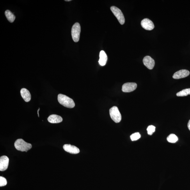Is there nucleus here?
Returning <instances> with one entry per match:
<instances>
[{"label": "nucleus", "mask_w": 190, "mask_h": 190, "mask_svg": "<svg viewBox=\"0 0 190 190\" xmlns=\"http://www.w3.org/2000/svg\"><path fill=\"white\" fill-rule=\"evenodd\" d=\"M141 25L143 28L147 30H152L155 27L154 23L148 18H145L142 20Z\"/></svg>", "instance_id": "423d86ee"}, {"label": "nucleus", "mask_w": 190, "mask_h": 190, "mask_svg": "<svg viewBox=\"0 0 190 190\" xmlns=\"http://www.w3.org/2000/svg\"><path fill=\"white\" fill-rule=\"evenodd\" d=\"M143 63L144 65L149 70H152L155 65L154 59L149 56H146L144 58Z\"/></svg>", "instance_id": "6e6552de"}, {"label": "nucleus", "mask_w": 190, "mask_h": 190, "mask_svg": "<svg viewBox=\"0 0 190 190\" xmlns=\"http://www.w3.org/2000/svg\"><path fill=\"white\" fill-rule=\"evenodd\" d=\"M65 1L66 2H70L71 1V0H65Z\"/></svg>", "instance_id": "5701e85b"}, {"label": "nucleus", "mask_w": 190, "mask_h": 190, "mask_svg": "<svg viewBox=\"0 0 190 190\" xmlns=\"http://www.w3.org/2000/svg\"><path fill=\"white\" fill-rule=\"evenodd\" d=\"M9 159L7 156H3L0 158V171H4L7 169Z\"/></svg>", "instance_id": "9d476101"}, {"label": "nucleus", "mask_w": 190, "mask_h": 190, "mask_svg": "<svg viewBox=\"0 0 190 190\" xmlns=\"http://www.w3.org/2000/svg\"><path fill=\"white\" fill-rule=\"evenodd\" d=\"M63 118L61 116L56 115V114H52L50 115L48 118V120L51 123H59L62 122Z\"/></svg>", "instance_id": "f8f14e48"}, {"label": "nucleus", "mask_w": 190, "mask_h": 190, "mask_svg": "<svg viewBox=\"0 0 190 190\" xmlns=\"http://www.w3.org/2000/svg\"><path fill=\"white\" fill-rule=\"evenodd\" d=\"M155 127L153 125H150L147 129L148 134L150 135H152L155 131Z\"/></svg>", "instance_id": "6ab92c4d"}, {"label": "nucleus", "mask_w": 190, "mask_h": 190, "mask_svg": "<svg viewBox=\"0 0 190 190\" xmlns=\"http://www.w3.org/2000/svg\"><path fill=\"white\" fill-rule=\"evenodd\" d=\"M64 150L66 152L72 154H77L80 152V150L76 146L68 144H66L63 146Z\"/></svg>", "instance_id": "9b49d317"}, {"label": "nucleus", "mask_w": 190, "mask_h": 190, "mask_svg": "<svg viewBox=\"0 0 190 190\" xmlns=\"http://www.w3.org/2000/svg\"><path fill=\"white\" fill-rule=\"evenodd\" d=\"M109 114L111 118L116 123H120L122 120V116L117 106H113L110 109Z\"/></svg>", "instance_id": "7ed1b4c3"}, {"label": "nucleus", "mask_w": 190, "mask_h": 190, "mask_svg": "<svg viewBox=\"0 0 190 190\" xmlns=\"http://www.w3.org/2000/svg\"><path fill=\"white\" fill-rule=\"evenodd\" d=\"M21 96L25 101L27 102L30 101L31 99V95L29 91L27 89L23 88L20 90Z\"/></svg>", "instance_id": "ddd939ff"}, {"label": "nucleus", "mask_w": 190, "mask_h": 190, "mask_svg": "<svg viewBox=\"0 0 190 190\" xmlns=\"http://www.w3.org/2000/svg\"><path fill=\"white\" fill-rule=\"evenodd\" d=\"M190 95V88L184 89L177 94L178 97H184Z\"/></svg>", "instance_id": "f3484780"}, {"label": "nucleus", "mask_w": 190, "mask_h": 190, "mask_svg": "<svg viewBox=\"0 0 190 190\" xmlns=\"http://www.w3.org/2000/svg\"><path fill=\"white\" fill-rule=\"evenodd\" d=\"M15 147L17 150L22 152H26L30 150L32 148L31 144L26 142L22 139H17L15 143Z\"/></svg>", "instance_id": "f03ea898"}, {"label": "nucleus", "mask_w": 190, "mask_h": 190, "mask_svg": "<svg viewBox=\"0 0 190 190\" xmlns=\"http://www.w3.org/2000/svg\"><path fill=\"white\" fill-rule=\"evenodd\" d=\"M188 127L190 131V120H189L188 124Z\"/></svg>", "instance_id": "412c9836"}, {"label": "nucleus", "mask_w": 190, "mask_h": 190, "mask_svg": "<svg viewBox=\"0 0 190 190\" xmlns=\"http://www.w3.org/2000/svg\"><path fill=\"white\" fill-rule=\"evenodd\" d=\"M141 135L139 132L135 133L130 136V138L132 141H135L140 138Z\"/></svg>", "instance_id": "a211bd4d"}, {"label": "nucleus", "mask_w": 190, "mask_h": 190, "mask_svg": "<svg viewBox=\"0 0 190 190\" xmlns=\"http://www.w3.org/2000/svg\"><path fill=\"white\" fill-rule=\"evenodd\" d=\"M58 99L59 104L67 108H73L75 106L74 101L65 95L59 94Z\"/></svg>", "instance_id": "f257e3e1"}, {"label": "nucleus", "mask_w": 190, "mask_h": 190, "mask_svg": "<svg viewBox=\"0 0 190 190\" xmlns=\"http://www.w3.org/2000/svg\"><path fill=\"white\" fill-rule=\"evenodd\" d=\"M81 32V27L78 23H76L72 27V36L73 41L75 42L79 40L80 34Z\"/></svg>", "instance_id": "20e7f679"}, {"label": "nucleus", "mask_w": 190, "mask_h": 190, "mask_svg": "<svg viewBox=\"0 0 190 190\" xmlns=\"http://www.w3.org/2000/svg\"><path fill=\"white\" fill-rule=\"evenodd\" d=\"M7 184V182L5 178L2 177H0V186H5Z\"/></svg>", "instance_id": "aec40b11"}, {"label": "nucleus", "mask_w": 190, "mask_h": 190, "mask_svg": "<svg viewBox=\"0 0 190 190\" xmlns=\"http://www.w3.org/2000/svg\"><path fill=\"white\" fill-rule=\"evenodd\" d=\"M137 84L134 82H127L123 84L122 91L124 92H130L135 90Z\"/></svg>", "instance_id": "0eeeda50"}, {"label": "nucleus", "mask_w": 190, "mask_h": 190, "mask_svg": "<svg viewBox=\"0 0 190 190\" xmlns=\"http://www.w3.org/2000/svg\"><path fill=\"white\" fill-rule=\"evenodd\" d=\"M40 109V108H39L38 109V117H39V111Z\"/></svg>", "instance_id": "4be33fe9"}, {"label": "nucleus", "mask_w": 190, "mask_h": 190, "mask_svg": "<svg viewBox=\"0 0 190 190\" xmlns=\"http://www.w3.org/2000/svg\"><path fill=\"white\" fill-rule=\"evenodd\" d=\"M167 140L171 143H175L178 140L177 137L174 134H171L167 138Z\"/></svg>", "instance_id": "dca6fc26"}, {"label": "nucleus", "mask_w": 190, "mask_h": 190, "mask_svg": "<svg viewBox=\"0 0 190 190\" xmlns=\"http://www.w3.org/2000/svg\"><path fill=\"white\" fill-rule=\"evenodd\" d=\"M100 59L99 63L101 66H104L107 63V55L103 50H102L100 52Z\"/></svg>", "instance_id": "4468645a"}, {"label": "nucleus", "mask_w": 190, "mask_h": 190, "mask_svg": "<svg viewBox=\"0 0 190 190\" xmlns=\"http://www.w3.org/2000/svg\"><path fill=\"white\" fill-rule=\"evenodd\" d=\"M110 9L112 12L117 18L120 23L121 25L124 24L125 22V18L120 9L115 6H111Z\"/></svg>", "instance_id": "39448f33"}, {"label": "nucleus", "mask_w": 190, "mask_h": 190, "mask_svg": "<svg viewBox=\"0 0 190 190\" xmlns=\"http://www.w3.org/2000/svg\"><path fill=\"white\" fill-rule=\"evenodd\" d=\"M189 74L190 72L188 70H182L175 72L174 74L173 77L174 79H180L189 76Z\"/></svg>", "instance_id": "1a4fd4ad"}, {"label": "nucleus", "mask_w": 190, "mask_h": 190, "mask_svg": "<svg viewBox=\"0 0 190 190\" xmlns=\"http://www.w3.org/2000/svg\"><path fill=\"white\" fill-rule=\"evenodd\" d=\"M5 15L9 22L13 23L14 21L16 18L15 16L10 10H6L5 11Z\"/></svg>", "instance_id": "2eb2a0df"}]
</instances>
